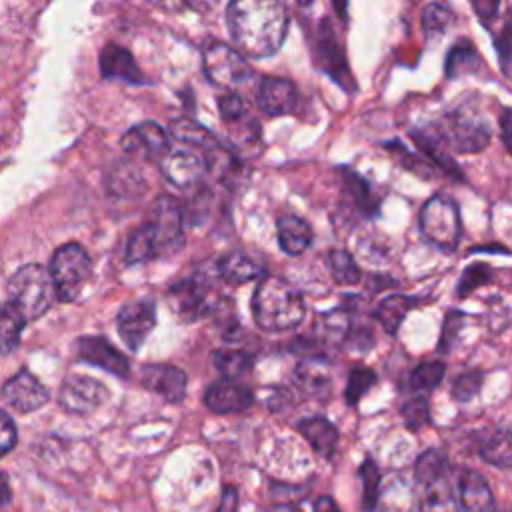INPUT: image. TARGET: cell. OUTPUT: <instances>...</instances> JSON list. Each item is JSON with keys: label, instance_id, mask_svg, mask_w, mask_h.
<instances>
[{"label": "cell", "instance_id": "6da1fadb", "mask_svg": "<svg viewBox=\"0 0 512 512\" xmlns=\"http://www.w3.org/2000/svg\"><path fill=\"white\" fill-rule=\"evenodd\" d=\"M226 24L234 48L246 58H268L288 32V10L280 0H230Z\"/></svg>", "mask_w": 512, "mask_h": 512}, {"label": "cell", "instance_id": "7a4b0ae2", "mask_svg": "<svg viewBox=\"0 0 512 512\" xmlns=\"http://www.w3.org/2000/svg\"><path fill=\"white\" fill-rule=\"evenodd\" d=\"M306 314L302 292L284 278L264 276L252 294V316L264 332H286L296 328Z\"/></svg>", "mask_w": 512, "mask_h": 512}, {"label": "cell", "instance_id": "3957f363", "mask_svg": "<svg viewBox=\"0 0 512 512\" xmlns=\"http://www.w3.org/2000/svg\"><path fill=\"white\" fill-rule=\"evenodd\" d=\"M10 304L22 314V318L36 320L46 314L56 298V288L48 268L40 264H26L18 268L8 280Z\"/></svg>", "mask_w": 512, "mask_h": 512}, {"label": "cell", "instance_id": "277c9868", "mask_svg": "<svg viewBox=\"0 0 512 512\" xmlns=\"http://www.w3.org/2000/svg\"><path fill=\"white\" fill-rule=\"evenodd\" d=\"M48 272L56 288V298L62 302H72L84 290L92 274V262L80 244L70 242L54 252Z\"/></svg>", "mask_w": 512, "mask_h": 512}, {"label": "cell", "instance_id": "5b68a950", "mask_svg": "<svg viewBox=\"0 0 512 512\" xmlns=\"http://www.w3.org/2000/svg\"><path fill=\"white\" fill-rule=\"evenodd\" d=\"M422 234L442 250H454L462 236L460 210L446 194L430 196L418 216Z\"/></svg>", "mask_w": 512, "mask_h": 512}, {"label": "cell", "instance_id": "8992f818", "mask_svg": "<svg viewBox=\"0 0 512 512\" xmlns=\"http://www.w3.org/2000/svg\"><path fill=\"white\" fill-rule=\"evenodd\" d=\"M434 128L438 130L446 150L458 154H476L490 144V128L486 122L466 110L450 112Z\"/></svg>", "mask_w": 512, "mask_h": 512}, {"label": "cell", "instance_id": "52a82bcc", "mask_svg": "<svg viewBox=\"0 0 512 512\" xmlns=\"http://www.w3.org/2000/svg\"><path fill=\"white\" fill-rule=\"evenodd\" d=\"M204 76L218 88H236L252 78V66L234 48L222 42H212L204 50L202 58Z\"/></svg>", "mask_w": 512, "mask_h": 512}, {"label": "cell", "instance_id": "ba28073f", "mask_svg": "<svg viewBox=\"0 0 512 512\" xmlns=\"http://www.w3.org/2000/svg\"><path fill=\"white\" fill-rule=\"evenodd\" d=\"M170 310L182 322H196L208 316L218 300L212 298V288L206 276L194 274L174 282L166 294Z\"/></svg>", "mask_w": 512, "mask_h": 512}, {"label": "cell", "instance_id": "9c48e42d", "mask_svg": "<svg viewBox=\"0 0 512 512\" xmlns=\"http://www.w3.org/2000/svg\"><path fill=\"white\" fill-rule=\"evenodd\" d=\"M110 396V390L96 378L86 374H70L64 378L58 402L68 414L90 416L94 414Z\"/></svg>", "mask_w": 512, "mask_h": 512}, {"label": "cell", "instance_id": "30bf717a", "mask_svg": "<svg viewBox=\"0 0 512 512\" xmlns=\"http://www.w3.org/2000/svg\"><path fill=\"white\" fill-rule=\"evenodd\" d=\"M158 166L166 180L176 184L178 188H192L208 172V156L190 146L168 148V152L158 160Z\"/></svg>", "mask_w": 512, "mask_h": 512}, {"label": "cell", "instance_id": "8fae6325", "mask_svg": "<svg viewBox=\"0 0 512 512\" xmlns=\"http://www.w3.org/2000/svg\"><path fill=\"white\" fill-rule=\"evenodd\" d=\"M154 326H156V302L152 298H138V300L126 302L116 316L118 334L130 352L140 350V346L146 342Z\"/></svg>", "mask_w": 512, "mask_h": 512}, {"label": "cell", "instance_id": "7c38bea8", "mask_svg": "<svg viewBox=\"0 0 512 512\" xmlns=\"http://www.w3.org/2000/svg\"><path fill=\"white\" fill-rule=\"evenodd\" d=\"M318 32H316V48L314 56L318 62V68L324 70L334 82H338L344 90H354L356 84L352 80L344 48L330 24V20L318 22Z\"/></svg>", "mask_w": 512, "mask_h": 512}, {"label": "cell", "instance_id": "4fadbf2b", "mask_svg": "<svg viewBox=\"0 0 512 512\" xmlns=\"http://www.w3.org/2000/svg\"><path fill=\"white\" fill-rule=\"evenodd\" d=\"M152 234L158 244L160 256L172 254L184 242V214L178 202L170 196H162L156 200L150 220H148Z\"/></svg>", "mask_w": 512, "mask_h": 512}, {"label": "cell", "instance_id": "5bb4252c", "mask_svg": "<svg viewBox=\"0 0 512 512\" xmlns=\"http://www.w3.org/2000/svg\"><path fill=\"white\" fill-rule=\"evenodd\" d=\"M0 398L16 412L28 414L42 408L50 400V392L28 368H22L2 384Z\"/></svg>", "mask_w": 512, "mask_h": 512}, {"label": "cell", "instance_id": "9a60e30c", "mask_svg": "<svg viewBox=\"0 0 512 512\" xmlns=\"http://www.w3.org/2000/svg\"><path fill=\"white\" fill-rule=\"evenodd\" d=\"M120 144L128 156L158 162L170 148V134L160 124L146 120L126 130Z\"/></svg>", "mask_w": 512, "mask_h": 512}, {"label": "cell", "instance_id": "2e32d148", "mask_svg": "<svg viewBox=\"0 0 512 512\" xmlns=\"http://www.w3.org/2000/svg\"><path fill=\"white\" fill-rule=\"evenodd\" d=\"M78 360L98 366L104 372L126 380L130 374V360L110 344L104 336H82L76 342Z\"/></svg>", "mask_w": 512, "mask_h": 512}, {"label": "cell", "instance_id": "e0dca14e", "mask_svg": "<svg viewBox=\"0 0 512 512\" xmlns=\"http://www.w3.org/2000/svg\"><path fill=\"white\" fill-rule=\"evenodd\" d=\"M140 384L168 404H178L186 396L188 376L172 364H146L140 370Z\"/></svg>", "mask_w": 512, "mask_h": 512}, {"label": "cell", "instance_id": "ac0fdd59", "mask_svg": "<svg viewBox=\"0 0 512 512\" xmlns=\"http://www.w3.org/2000/svg\"><path fill=\"white\" fill-rule=\"evenodd\" d=\"M256 104L268 116H284L296 110L298 90L292 80L264 76L256 88Z\"/></svg>", "mask_w": 512, "mask_h": 512}, {"label": "cell", "instance_id": "d6986e66", "mask_svg": "<svg viewBox=\"0 0 512 512\" xmlns=\"http://www.w3.org/2000/svg\"><path fill=\"white\" fill-rule=\"evenodd\" d=\"M204 404L214 414H238L254 404V394L248 386L222 378L206 388Z\"/></svg>", "mask_w": 512, "mask_h": 512}, {"label": "cell", "instance_id": "ffe728a7", "mask_svg": "<svg viewBox=\"0 0 512 512\" xmlns=\"http://www.w3.org/2000/svg\"><path fill=\"white\" fill-rule=\"evenodd\" d=\"M354 314L350 308H334L316 316L314 340L322 348H344L354 326Z\"/></svg>", "mask_w": 512, "mask_h": 512}, {"label": "cell", "instance_id": "44dd1931", "mask_svg": "<svg viewBox=\"0 0 512 512\" xmlns=\"http://www.w3.org/2000/svg\"><path fill=\"white\" fill-rule=\"evenodd\" d=\"M458 504L460 512H496L494 496L486 478L472 468L460 470Z\"/></svg>", "mask_w": 512, "mask_h": 512}, {"label": "cell", "instance_id": "7402d4cb", "mask_svg": "<svg viewBox=\"0 0 512 512\" xmlns=\"http://www.w3.org/2000/svg\"><path fill=\"white\" fill-rule=\"evenodd\" d=\"M292 382L304 398L326 400L330 396V374L326 368V358H304L298 362L292 374Z\"/></svg>", "mask_w": 512, "mask_h": 512}, {"label": "cell", "instance_id": "603a6c76", "mask_svg": "<svg viewBox=\"0 0 512 512\" xmlns=\"http://www.w3.org/2000/svg\"><path fill=\"white\" fill-rule=\"evenodd\" d=\"M100 72L108 80H120L128 84H142L144 76L134 60V56L118 46V44H106L100 52Z\"/></svg>", "mask_w": 512, "mask_h": 512}, {"label": "cell", "instance_id": "cb8c5ba5", "mask_svg": "<svg viewBox=\"0 0 512 512\" xmlns=\"http://www.w3.org/2000/svg\"><path fill=\"white\" fill-rule=\"evenodd\" d=\"M276 238L288 256H300L314 240V232L306 220L296 214H284L276 222Z\"/></svg>", "mask_w": 512, "mask_h": 512}, {"label": "cell", "instance_id": "d4e9b609", "mask_svg": "<svg viewBox=\"0 0 512 512\" xmlns=\"http://www.w3.org/2000/svg\"><path fill=\"white\" fill-rule=\"evenodd\" d=\"M298 432L306 438V442L312 446V450L324 458L330 460L338 446V430L336 426L324 418V416H310L298 422Z\"/></svg>", "mask_w": 512, "mask_h": 512}, {"label": "cell", "instance_id": "484cf974", "mask_svg": "<svg viewBox=\"0 0 512 512\" xmlns=\"http://www.w3.org/2000/svg\"><path fill=\"white\" fill-rule=\"evenodd\" d=\"M216 270H218L220 278L230 284H244V282L256 280L264 272L262 266L254 258L244 254L242 250H232V252L224 254L218 260Z\"/></svg>", "mask_w": 512, "mask_h": 512}, {"label": "cell", "instance_id": "4316f807", "mask_svg": "<svg viewBox=\"0 0 512 512\" xmlns=\"http://www.w3.org/2000/svg\"><path fill=\"white\" fill-rule=\"evenodd\" d=\"M418 304V298L408 296V294H390L378 302L374 308V318L380 322V326L394 336L408 316V312Z\"/></svg>", "mask_w": 512, "mask_h": 512}, {"label": "cell", "instance_id": "83f0119b", "mask_svg": "<svg viewBox=\"0 0 512 512\" xmlns=\"http://www.w3.org/2000/svg\"><path fill=\"white\" fill-rule=\"evenodd\" d=\"M170 134L176 142L184 144V146H190V148H196V150H204V152H212L220 146V142L216 140V136L204 128L202 124L194 122V120H188V118H178L170 124Z\"/></svg>", "mask_w": 512, "mask_h": 512}, {"label": "cell", "instance_id": "f1b7e54d", "mask_svg": "<svg viewBox=\"0 0 512 512\" xmlns=\"http://www.w3.org/2000/svg\"><path fill=\"white\" fill-rule=\"evenodd\" d=\"M158 256H160V252H158V244H156V238L152 234L150 224L144 222L138 228H134L128 242H126V250H124L126 262L128 264H142V262H150Z\"/></svg>", "mask_w": 512, "mask_h": 512}, {"label": "cell", "instance_id": "f546056e", "mask_svg": "<svg viewBox=\"0 0 512 512\" xmlns=\"http://www.w3.org/2000/svg\"><path fill=\"white\" fill-rule=\"evenodd\" d=\"M420 512H460L458 496L454 494L446 476L426 484V490L420 498Z\"/></svg>", "mask_w": 512, "mask_h": 512}, {"label": "cell", "instance_id": "4dcf8cb0", "mask_svg": "<svg viewBox=\"0 0 512 512\" xmlns=\"http://www.w3.org/2000/svg\"><path fill=\"white\" fill-rule=\"evenodd\" d=\"M212 364L226 380H234L250 372L254 366V354L238 348H220L212 352Z\"/></svg>", "mask_w": 512, "mask_h": 512}, {"label": "cell", "instance_id": "1f68e13d", "mask_svg": "<svg viewBox=\"0 0 512 512\" xmlns=\"http://www.w3.org/2000/svg\"><path fill=\"white\" fill-rule=\"evenodd\" d=\"M480 458L498 468H510L512 464V438L510 430L496 428L482 444H480Z\"/></svg>", "mask_w": 512, "mask_h": 512}, {"label": "cell", "instance_id": "d6a6232c", "mask_svg": "<svg viewBox=\"0 0 512 512\" xmlns=\"http://www.w3.org/2000/svg\"><path fill=\"white\" fill-rule=\"evenodd\" d=\"M448 470H450L448 456L438 448L424 450L414 462V478H416V482H420L424 486L444 478L448 474Z\"/></svg>", "mask_w": 512, "mask_h": 512}, {"label": "cell", "instance_id": "836d02e7", "mask_svg": "<svg viewBox=\"0 0 512 512\" xmlns=\"http://www.w3.org/2000/svg\"><path fill=\"white\" fill-rule=\"evenodd\" d=\"M26 320L10 304H0V354H10L18 344Z\"/></svg>", "mask_w": 512, "mask_h": 512}, {"label": "cell", "instance_id": "e575fe53", "mask_svg": "<svg viewBox=\"0 0 512 512\" xmlns=\"http://www.w3.org/2000/svg\"><path fill=\"white\" fill-rule=\"evenodd\" d=\"M328 270H330L332 278L342 286L358 284L360 276H362L352 254L346 250H338V248L328 254Z\"/></svg>", "mask_w": 512, "mask_h": 512}, {"label": "cell", "instance_id": "d590c367", "mask_svg": "<svg viewBox=\"0 0 512 512\" xmlns=\"http://www.w3.org/2000/svg\"><path fill=\"white\" fill-rule=\"evenodd\" d=\"M358 478L362 484V510L364 512H374L378 504V494H380V470L372 458H366L360 468H358Z\"/></svg>", "mask_w": 512, "mask_h": 512}, {"label": "cell", "instance_id": "8d00e7d4", "mask_svg": "<svg viewBox=\"0 0 512 512\" xmlns=\"http://www.w3.org/2000/svg\"><path fill=\"white\" fill-rule=\"evenodd\" d=\"M478 66H480V58H478L474 46L468 40H464V42H458L450 50V54L446 58V76L454 78L458 74H468V72L476 70Z\"/></svg>", "mask_w": 512, "mask_h": 512}, {"label": "cell", "instance_id": "74e56055", "mask_svg": "<svg viewBox=\"0 0 512 512\" xmlns=\"http://www.w3.org/2000/svg\"><path fill=\"white\" fill-rule=\"evenodd\" d=\"M444 374H446V364L442 360L422 362L410 372V388L420 392L434 390L444 380Z\"/></svg>", "mask_w": 512, "mask_h": 512}, {"label": "cell", "instance_id": "f35d334b", "mask_svg": "<svg viewBox=\"0 0 512 512\" xmlns=\"http://www.w3.org/2000/svg\"><path fill=\"white\" fill-rule=\"evenodd\" d=\"M378 382V374L372 368L356 366L348 374V382L344 388V398L348 406H358L362 396Z\"/></svg>", "mask_w": 512, "mask_h": 512}, {"label": "cell", "instance_id": "ab89813d", "mask_svg": "<svg viewBox=\"0 0 512 512\" xmlns=\"http://www.w3.org/2000/svg\"><path fill=\"white\" fill-rule=\"evenodd\" d=\"M344 182H346V188H348L350 196L354 198V202L358 204V208H360L364 214L372 216V214L378 212V202H376V198L372 196L368 182H366L358 172H354V170H344Z\"/></svg>", "mask_w": 512, "mask_h": 512}, {"label": "cell", "instance_id": "60d3db41", "mask_svg": "<svg viewBox=\"0 0 512 512\" xmlns=\"http://www.w3.org/2000/svg\"><path fill=\"white\" fill-rule=\"evenodd\" d=\"M400 416L404 420V426L412 432L424 428L430 424V404H428V398L418 394L410 400H406L402 406H400Z\"/></svg>", "mask_w": 512, "mask_h": 512}, {"label": "cell", "instance_id": "b9f144b4", "mask_svg": "<svg viewBox=\"0 0 512 512\" xmlns=\"http://www.w3.org/2000/svg\"><path fill=\"white\" fill-rule=\"evenodd\" d=\"M452 22H454V14L440 4H430L422 16V28L428 38L444 34Z\"/></svg>", "mask_w": 512, "mask_h": 512}, {"label": "cell", "instance_id": "7bdbcfd3", "mask_svg": "<svg viewBox=\"0 0 512 512\" xmlns=\"http://www.w3.org/2000/svg\"><path fill=\"white\" fill-rule=\"evenodd\" d=\"M218 112L226 124H238L248 118V106L236 92H224L218 96Z\"/></svg>", "mask_w": 512, "mask_h": 512}, {"label": "cell", "instance_id": "ee69618b", "mask_svg": "<svg viewBox=\"0 0 512 512\" xmlns=\"http://www.w3.org/2000/svg\"><path fill=\"white\" fill-rule=\"evenodd\" d=\"M482 380H484V376L480 370H472V372H464V374L456 376L452 382V388H450L452 398L458 402L472 400L482 390Z\"/></svg>", "mask_w": 512, "mask_h": 512}, {"label": "cell", "instance_id": "f6af8a7d", "mask_svg": "<svg viewBox=\"0 0 512 512\" xmlns=\"http://www.w3.org/2000/svg\"><path fill=\"white\" fill-rule=\"evenodd\" d=\"M492 280V270L486 264H472L464 270L460 282H458V296L464 298L468 296L472 290H476L482 284H488Z\"/></svg>", "mask_w": 512, "mask_h": 512}, {"label": "cell", "instance_id": "bcb514c9", "mask_svg": "<svg viewBox=\"0 0 512 512\" xmlns=\"http://www.w3.org/2000/svg\"><path fill=\"white\" fill-rule=\"evenodd\" d=\"M464 324V314L458 310H452L450 314H446L444 326H442V334H440V342H438V352L440 354H448L458 338V332Z\"/></svg>", "mask_w": 512, "mask_h": 512}, {"label": "cell", "instance_id": "7dc6e473", "mask_svg": "<svg viewBox=\"0 0 512 512\" xmlns=\"http://www.w3.org/2000/svg\"><path fill=\"white\" fill-rule=\"evenodd\" d=\"M16 442H18L16 424L12 416H8V412L0 408V458L6 456L16 446Z\"/></svg>", "mask_w": 512, "mask_h": 512}, {"label": "cell", "instance_id": "c3c4849f", "mask_svg": "<svg viewBox=\"0 0 512 512\" xmlns=\"http://www.w3.org/2000/svg\"><path fill=\"white\" fill-rule=\"evenodd\" d=\"M292 400H294L292 388L278 384V386L272 388V394H270V398H268V408H270L272 412H282V410H286V408L292 404Z\"/></svg>", "mask_w": 512, "mask_h": 512}, {"label": "cell", "instance_id": "681fc988", "mask_svg": "<svg viewBox=\"0 0 512 512\" xmlns=\"http://www.w3.org/2000/svg\"><path fill=\"white\" fill-rule=\"evenodd\" d=\"M470 4H472L476 18L482 20L486 26L498 16L500 0H470Z\"/></svg>", "mask_w": 512, "mask_h": 512}, {"label": "cell", "instance_id": "f907efd6", "mask_svg": "<svg viewBox=\"0 0 512 512\" xmlns=\"http://www.w3.org/2000/svg\"><path fill=\"white\" fill-rule=\"evenodd\" d=\"M496 50L500 54V64H502V72L504 76H508V60H510V22L506 20L498 40H496Z\"/></svg>", "mask_w": 512, "mask_h": 512}, {"label": "cell", "instance_id": "816d5d0a", "mask_svg": "<svg viewBox=\"0 0 512 512\" xmlns=\"http://www.w3.org/2000/svg\"><path fill=\"white\" fill-rule=\"evenodd\" d=\"M238 504H240L238 490L234 486H224L220 494V504L216 506L214 512H238Z\"/></svg>", "mask_w": 512, "mask_h": 512}, {"label": "cell", "instance_id": "f5cc1de1", "mask_svg": "<svg viewBox=\"0 0 512 512\" xmlns=\"http://www.w3.org/2000/svg\"><path fill=\"white\" fill-rule=\"evenodd\" d=\"M178 2V10L186 8V10H192V12H210L218 0H176Z\"/></svg>", "mask_w": 512, "mask_h": 512}, {"label": "cell", "instance_id": "db71d44e", "mask_svg": "<svg viewBox=\"0 0 512 512\" xmlns=\"http://www.w3.org/2000/svg\"><path fill=\"white\" fill-rule=\"evenodd\" d=\"M314 512H340L330 496H318L314 502Z\"/></svg>", "mask_w": 512, "mask_h": 512}, {"label": "cell", "instance_id": "11a10c76", "mask_svg": "<svg viewBox=\"0 0 512 512\" xmlns=\"http://www.w3.org/2000/svg\"><path fill=\"white\" fill-rule=\"evenodd\" d=\"M500 128H502V140L506 150H510V110L504 108L502 118H500Z\"/></svg>", "mask_w": 512, "mask_h": 512}, {"label": "cell", "instance_id": "9f6ffc18", "mask_svg": "<svg viewBox=\"0 0 512 512\" xmlns=\"http://www.w3.org/2000/svg\"><path fill=\"white\" fill-rule=\"evenodd\" d=\"M12 496V490H10V482H8V476L4 472H0V504H6Z\"/></svg>", "mask_w": 512, "mask_h": 512}, {"label": "cell", "instance_id": "6f0895ef", "mask_svg": "<svg viewBox=\"0 0 512 512\" xmlns=\"http://www.w3.org/2000/svg\"><path fill=\"white\" fill-rule=\"evenodd\" d=\"M332 6L342 22L348 20V0H332Z\"/></svg>", "mask_w": 512, "mask_h": 512}, {"label": "cell", "instance_id": "680465c9", "mask_svg": "<svg viewBox=\"0 0 512 512\" xmlns=\"http://www.w3.org/2000/svg\"><path fill=\"white\" fill-rule=\"evenodd\" d=\"M290 2L296 4V6H300V8H306V6L312 4V0H290Z\"/></svg>", "mask_w": 512, "mask_h": 512}]
</instances>
